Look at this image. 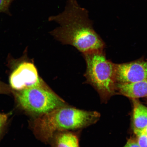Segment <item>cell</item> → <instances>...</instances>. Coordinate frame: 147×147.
Instances as JSON below:
<instances>
[{
  "mask_svg": "<svg viewBox=\"0 0 147 147\" xmlns=\"http://www.w3.org/2000/svg\"><path fill=\"white\" fill-rule=\"evenodd\" d=\"M124 147H140L137 142V140L133 139H129Z\"/></svg>",
  "mask_w": 147,
  "mask_h": 147,
  "instance_id": "obj_14",
  "label": "cell"
},
{
  "mask_svg": "<svg viewBox=\"0 0 147 147\" xmlns=\"http://www.w3.org/2000/svg\"><path fill=\"white\" fill-rule=\"evenodd\" d=\"M132 100L133 104L134 132L143 131L147 126V107L137 99Z\"/></svg>",
  "mask_w": 147,
  "mask_h": 147,
  "instance_id": "obj_9",
  "label": "cell"
},
{
  "mask_svg": "<svg viewBox=\"0 0 147 147\" xmlns=\"http://www.w3.org/2000/svg\"><path fill=\"white\" fill-rule=\"evenodd\" d=\"M49 143L52 147H80L78 136L70 131L57 132Z\"/></svg>",
  "mask_w": 147,
  "mask_h": 147,
  "instance_id": "obj_8",
  "label": "cell"
},
{
  "mask_svg": "<svg viewBox=\"0 0 147 147\" xmlns=\"http://www.w3.org/2000/svg\"><path fill=\"white\" fill-rule=\"evenodd\" d=\"M8 115L5 114L0 113V134L7 123Z\"/></svg>",
  "mask_w": 147,
  "mask_h": 147,
  "instance_id": "obj_13",
  "label": "cell"
},
{
  "mask_svg": "<svg viewBox=\"0 0 147 147\" xmlns=\"http://www.w3.org/2000/svg\"><path fill=\"white\" fill-rule=\"evenodd\" d=\"M14 93L22 109L38 117L67 105L43 80L39 85Z\"/></svg>",
  "mask_w": 147,
  "mask_h": 147,
  "instance_id": "obj_4",
  "label": "cell"
},
{
  "mask_svg": "<svg viewBox=\"0 0 147 147\" xmlns=\"http://www.w3.org/2000/svg\"><path fill=\"white\" fill-rule=\"evenodd\" d=\"M11 92V88L4 83L0 81V94H9Z\"/></svg>",
  "mask_w": 147,
  "mask_h": 147,
  "instance_id": "obj_12",
  "label": "cell"
},
{
  "mask_svg": "<svg viewBox=\"0 0 147 147\" xmlns=\"http://www.w3.org/2000/svg\"><path fill=\"white\" fill-rule=\"evenodd\" d=\"M83 55L87 65L86 82L94 88L102 101L106 102L117 94L116 64L107 59L104 51Z\"/></svg>",
  "mask_w": 147,
  "mask_h": 147,
  "instance_id": "obj_3",
  "label": "cell"
},
{
  "mask_svg": "<svg viewBox=\"0 0 147 147\" xmlns=\"http://www.w3.org/2000/svg\"><path fill=\"white\" fill-rule=\"evenodd\" d=\"M117 93L131 99L147 97V79L133 83L117 84Z\"/></svg>",
  "mask_w": 147,
  "mask_h": 147,
  "instance_id": "obj_7",
  "label": "cell"
},
{
  "mask_svg": "<svg viewBox=\"0 0 147 147\" xmlns=\"http://www.w3.org/2000/svg\"><path fill=\"white\" fill-rule=\"evenodd\" d=\"M14 0H0V13H8L11 3Z\"/></svg>",
  "mask_w": 147,
  "mask_h": 147,
  "instance_id": "obj_11",
  "label": "cell"
},
{
  "mask_svg": "<svg viewBox=\"0 0 147 147\" xmlns=\"http://www.w3.org/2000/svg\"><path fill=\"white\" fill-rule=\"evenodd\" d=\"M143 131H144L145 132H146V133H147V126L146 127V128L145 129L143 130Z\"/></svg>",
  "mask_w": 147,
  "mask_h": 147,
  "instance_id": "obj_15",
  "label": "cell"
},
{
  "mask_svg": "<svg viewBox=\"0 0 147 147\" xmlns=\"http://www.w3.org/2000/svg\"><path fill=\"white\" fill-rule=\"evenodd\" d=\"M137 136V141L140 147H147V133L144 131L134 133Z\"/></svg>",
  "mask_w": 147,
  "mask_h": 147,
  "instance_id": "obj_10",
  "label": "cell"
},
{
  "mask_svg": "<svg viewBox=\"0 0 147 147\" xmlns=\"http://www.w3.org/2000/svg\"><path fill=\"white\" fill-rule=\"evenodd\" d=\"M100 117L98 112L77 109L67 105L38 117L33 123L37 137L49 143L57 132L84 128L94 124Z\"/></svg>",
  "mask_w": 147,
  "mask_h": 147,
  "instance_id": "obj_2",
  "label": "cell"
},
{
  "mask_svg": "<svg viewBox=\"0 0 147 147\" xmlns=\"http://www.w3.org/2000/svg\"><path fill=\"white\" fill-rule=\"evenodd\" d=\"M117 84L133 83L147 79V61L142 59L116 64Z\"/></svg>",
  "mask_w": 147,
  "mask_h": 147,
  "instance_id": "obj_6",
  "label": "cell"
},
{
  "mask_svg": "<svg viewBox=\"0 0 147 147\" xmlns=\"http://www.w3.org/2000/svg\"><path fill=\"white\" fill-rule=\"evenodd\" d=\"M49 20L59 25L50 33L62 44L73 46L82 54L104 51L105 43L94 29L89 12L76 0H68L63 11Z\"/></svg>",
  "mask_w": 147,
  "mask_h": 147,
  "instance_id": "obj_1",
  "label": "cell"
},
{
  "mask_svg": "<svg viewBox=\"0 0 147 147\" xmlns=\"http://www.w3.org/2000/svg\"><path fill=\"white\" fill-rule=\"evenodd\" d=\"M43 81L38 75L36 66L28 62L20 64L9 78L10 87L16 91L36 87L40 85Z\"/></svg>",
  "mask_w": 147,
  "mask_h": 147,
  "instance_id": "obj_5",
  "label": "cell"
}]
</instances>
